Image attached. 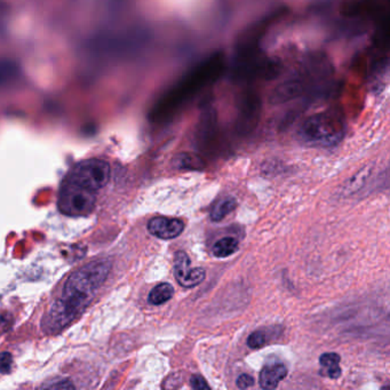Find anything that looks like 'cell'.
<instances>
[{
    "mask_svg": "<svg viewBox=\"0 0 390 390\" xmlns=\"http://www.w3.org/2000/svg\"><path fill=\"white\" fill-rule=\"evenodd\" d=\"M225 67L226 56L222 52L213 53L206 58L158 98L151 110V119L164 122L173 117L191 98L214 83L221 76Z\"/></svg>",
    "mask_w": 390,
    "mask_h": 390,
    "instance_id": "6da1fadb",
    "label": "cell"
},
{
    "mask_svg": "<svg viewBox=\"0 0 390 390\" xmlns=\"http://www.w3.org/2000/svg\"><path fill=\"white\" fill-rule=\"evenodd\" d=\"M111 271L108 259L89 262L69 277L61 298L49 311L60 324L70 325L92 301L94 293L105 283Z\"/></svg>",
    "mask_w": 390,
    "mask_h": 390,
    "instance_id": "7a4b0ae2",
    "label": "cell"
},
{
    "mask_svg": "<svg viewBox=\"0 0 390 390\" xmlns=\"http://www.w3.org/2000/svg\"><path fill=\"white\" fill-rule=\"evenodd\" d=\"M333 71L327 56L320 53L311 54L301 61L292 74L273 87L269 102L273 105H283L307 96L311 89H316L318 84L329 79Z\"/></svg>",
    "mask_w": 390,
    "mask_h": 390,
    "instance_id": "3957f363",
    "label": "cell"
},
{
    "mask_svg": "<svg viewBox=\"0 0 390 390\" xmlns=\"http://www.w3.org/2000/svg\"><path fill=\"white\" fill-rule=\"evenodd\" d=\"M298 136L300 141L311 147H335L346 136V124L338 111H322L302 122Z\"/></svg>",
    "mask_w": 390,
    "mask_h": 390,
    "instance_id": "277c9868",
    "label": "cell"
},
{
    "mask_svg": "<svg viewBox=\"0 0 390 390\" xmlns=\"http://www.w3.org/2000/svg\"><path fill=\"white\" fill-rule=\"evenodd\" d=\"M94 205L96 191L65 180L58 200V206L63 214L68 216H84L92 212Z\"/></svg>",
    "mask_w": 390,
    "mask_h": 390,
    "instance_id": "5b68a950",
    "label": "cell"
},
{
    "mask_svg": "<svg viewBox=\"0 0 390 390\" xmlns=\"http://www.w3.org/2000/svg\"><path fill=\"white\" fill-rule=\"evenodd\" d=\"M110 178V166L105 160H87L71 169L65 180L89 190L98 191L107 185Z\"/></svg>",
    "mask_w": 390,
    "mask_h": 390,
    "instance_id": "8992f818",
    "label": "cell"
},
{
    "mask_svg": "<svg viewBox=\"0 0 390 390\" xmlns=\"http://www.w3.org/2000/svg\"><path fill=\"white\" fill-rule=\"evenodd\" d=\"M285 14L284 10H276L264 19L254 22L247 27L237 38L235 44L236 56H247L261 51V41L269 29Z\"/></svg>",
    "mask_w": 390,
    "mask_h": 390,
    "instance_id": "52a82bcc",
    "label": "cell"
},
{
    "mask_svg": "<svg viewBox=\"0 0 390 390\" xmlns=\"http://www.w3.org/2000/svg\"><path fill=\"white\" fill-rule=\"evenodd\" d=\"M261 96L254 89H245L237 103L236 129L240 134H249L258 126L261 118Z\"/></svg>",
    "mask_w": 390,
    "mask_h": 390,
    "instance_id": "ba28073f",
    "label": "cell"
},
{
    "mask_svg": "<svg viewBox=\"0 0 390 390\" xmlns=\"http://www.w3.org/2000/svg\"><path fill=\"white\" fill-rule=\"evenodd\" d=\"M174 275L178 283L185 287L191 289L203 283L206 273L203 268H191L190 259L186 252H178L174 258Z\"/></svg>",
    "mask_w": 390,
    "mask_h": 390,
    "instance_id": "9c48e42d",
    "label": "cell"
},
{
    "mask_svg": "<svg viewBox=\"0 0 390 390\" xmlns=\"http://www.w3.org/2000/svg\"><path fill=\"white\" fill-rule=\"evenodd\" d=\"M148 230L152 236L160 240H174L185 230V223L180 219L156 216L148 223Z\"/></svg>",
    "mask_w": 390,
    "mask_h": 390,
    "instance_id": "30bf717a",
    "label": "cell"
},
{
    "mask_svg": "<svg viewBox=\"0 0 390 390\" xmlns=\"http://www.w3.org/2000/svg\"><path fill=\"white\" fill-rule=\"evenodd\" d=\"M378 0H342V14L346 18L375 15L379 12Z\"/></svg>",
    "mask_w": 390,
    "mask_h": 390,
    "instance_id": "8fae6325",
    "label": "cell"
},
{
    "mask_svg": "<svg viewBox=\"0 0 390 390\" xmlns=\"http://www.w3.org/2000/svg\"><path fill=\"white\" fill-rule=\"evenodd\" d=\"M287 377V368L283 364H269L260 372V386L264 389L271 390L278 387L280 381Z\"/></svg>",
    "mask_w": 390,
    "mask_h": 390,
    "instance_id": "7c38bea8",
    "label": "cell"
},
{
    "mask_svg": "<svg viewBox=\"0 0 390 390\" xmlns=\"http://www.w3.org/2000/svg\"><path fill=\"white\" fill-rule=\"evenodd\" d=\"M342 357L337 353H323L320 357V375L324 378L339 379L342 377V368H340Z\"/></svg>",
    "mask_w": 390,
    "mask_h": 390,
    "instance_id": "4fadbf2b",
    "label": "cell"
},
{
    "mask_svg": "<svg viewBox=\"0 0 390 390\" xmlns=\"http://www.w3.org/2000/svg\"><path fill=\"white\" fill-rule=\"evenodd\" d=\"M173 165L180 171H203L206 167L205 160L194 152H180L174 157Z\"/></svg>",
    "mask_w": 390,
    "mask_h": 390,
    "instance_id": "5bb4252c",
    "label": "cell"
},
{
    "mask_svg": "<svg viewBox=\"0 0 390 390\" xmlns=\"http://www.w3.org/2000/svg\"><path fill=\"white\" fill-rule=\"evenodd\" d=\"M174 289L169 283H162L151 290L148 301L152 306H162L173 298Z\"/></svg>",
    "mask_w": 390,
    "mask_h": 390,
    "instance_id": "9a60e30c",
    "label": "cell"
},
{
    "mask_svg": "<svg viewBox=\"0 0 390 390\" xmlns=\"http://www.w3.org/2000/svg\"><path fill=\"white\" fill-rule=\"evenodd\" d=\"M238 249V240L234 237H225L219 240L213 246V254L216 258L225 259L234 254Z\"/></svg>",
    "mask_w": 390,
    "mask_h": 390,
    "instance_id": "2e32d148",
    "label": "cell"
},
{
    "mask_svg": "<svg viewBox=\"0 0 390 390\" xmlns=\"http://www.w3.org/2000/svg\"><path fill=\"white\" fill-rule=\"evenodd\" d=\"M237 202L233 197H227L220 200L216 205L213 207L211 212L212 221L219 222L223 220L228 214H230L236 209Z\"/></svg>",
    "mask_w": 390,
    "mask_h": 390,
    "instance_id": "e0dca14e",
    "label": "cell"
},
{
    "mask_svg": "<svg viewBox=\"0 0 390 390\" xmlns=\"http://www.w3.org/2000/svg\"><path fill=\"white\" fill-rule=\"evenodd\" d=\"M267 342V337L264 334V332L254 331L252 334L249 335L247 339V346L251 349H259V348L264 347V344Z\"/></svg>",
    "mask_w": 390,
    "mask_h": 390,
    "instance_id": "ac0fdd59",
    "label": "cell"
},
{
    "mask_svg": "<svg viewBox=\"0 0 390 390\" xmlns=\"http://www.w3.org/2000/svg\"><path fill=\"white\" fill-rule=\"evenodd\" d=\"M74 387L71 381L67 380V379H56V380L51 381L41 386V388H49V389H72Z\"/></svg>",
    "mask_w": 390,
    "mask_h": 390,
    "instance_id": "d6986e66",
    "label": "cell"
},
{
    "mask_svg": "<svg viewBox=\"0 0 390 390\" xmlns=\"http://www.w3.org/2000/svg\"><path fill=\"white\" fill-rule=\"evenodd\" d=\"M12 355L10 353H0V373L7 375L12 370Z\"/></svg>",
    "mask_w": 390,
    "mask_h": 390,
    "instance_id": "ffe728a7",
    "label": "cell"
},
{
    "mask_svg": "<svg viewBox=\"0 0 390 390\" xmlns=\"http://www.w3.org/2000/svg\"><path fill=\"white\" fill-rule=\"evenodd\" d=\"M190 386L196 390H209V386L206 382L205 379L200 375H195L191 377L190 379Z\"/></svg>",
    "mask_w": 390,
    "mask_h": 390,
    "instance_id": "44dd1931",
    "label": "cell"
},
{
    "mask_svg": "<svg viewBox=\"0 0 390 390\" xmlns=\"http://www.w3.org/2000/svg\"><path fill=\"white\" fill-rule=\"evenodd\" d=\"M253 384H254V379L246 373L240 375L237 379V387L240 389H247V388L252 387Z\"/></svg>",
    "mask_w": 390,
    "mask_h": 390,
    "instance_id": "7402d4cb",
    "label": "cell"
}]
</instances>
